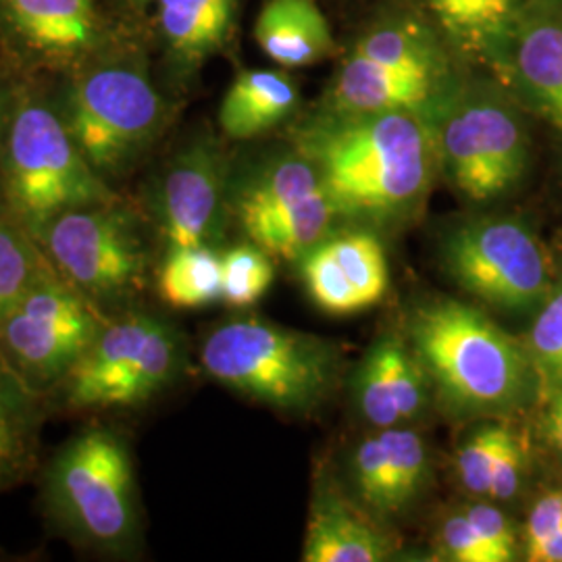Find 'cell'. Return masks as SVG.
Returning a JSON list of instances; mask_svg holds the SVG:
<instances>
[{
	"instance_id": "1",
	"label": "cell",
	"mask_w": 562,
	"mask_h": 562,
	"mask_svg": "<svg viewBox=\"0 0 562 562\" xmlns=\"http://www.w3.org/2000/svg\"><path fill=\"white\" fill-rule=\"evenodd\" d=\"M292 146L315 167L338 220L392 227L419 215L440 171L425 115L336 113L302 121Z\"/></svg>"
},
{
	"instance_id": "2",
	"label": "cell",
	"mask_w": 562,
	"mask_h": 562,
	"mask_svg": "<svg viewBox=\"0 0 562 562\" xmlns=\"http://www.w3.org/2000/svg\"><path fill=\"white\" fill-rule=\"evenodd\" d=\"M406 344L452 415L506 413L527 394V348L467 302L419 304L406 322Z\"/></svg>"
},
{
	"instance_id": "3",
	"label": "cell",
	"mask_w": 562,
	"mask_h": 562,
	"mask_svg": "<svg viewBox=\"0 0 562 562\" xmlns=\"http://www.w3.org/2000/svg\"><path fill=\"white\" fill-rule=\"evenodd\" d=\"M46 519L81 550L130 559L142 542L136 462L120 429L90 425L53 452L42 469Z\"/></svg>"
},
{
	"instance_id": "4",
	"label": "cell",
	"mask_w": 562,
	"mask_h": 562,
	"mask_svg": "<svg viewBox=\"0 0 562 562\" xmlns=\"http://www.w3.org/2000/svg\"><path fill=\"white\" fill-rule=\"evenodd\" d=\"M0 192L9 220L32 238L60 213L120 201L81 155L59 111L23 97L11 111L0 159Z\"/></svg>"
},
{
	"instance_id": "5",
	"label": "cell",
	"mask_w": 562,
	"mask_h": 562,
	"mask_svg": "<svg viewBox=\"0 0 562 562\" xmlns=\"http://www.w3.org/2000/svg\"><path fill=\"white\" fill-rule=\"evenodd\" d=\"M338 359L329 341L257 317L217 325L201 348L209 378L285 413H304L325 398Z\"/></svg>"
},
{
	"instance_id": "6",
	"label": "cell",
	"mask_w": 562,
	"mask_h": 562,
	"mask_svg": "<svg viewBox=\"0 0 562 562\" xmlns=\"http://www.w3.org/2000/svg\"><path fill=\"white\" fill-rule=\"evenodd\" d=\"M146 217L125 202L80 206L46 223L34 240L60 280L106 317L136 308L150 276Z\"/></svg>"
},
{
	"instance_id": "7",
	"label": "cell",
	"mask_w": 562,
	"mask_h": 562,
	"mask_svg": "<svg viewBox=\"0 0 562 562\" xmlns=\"http://www.w3.org/2000/svg\"><path fill=\"white\" fill-rule=\"evenodd\" d=\"M181 367L180 334L161 317L132 308L109 317L50 396L69 413L132 411L161 396Z\"/></svg>"
},
{
	"instance_id": "8",
	"label": "cell",
	"mask_w": 562,
	"mask_h": 562,
	"mask_svg": "<svg viewBox=\"0 0 562 562\" xmlns=\"http://www.w3.org/2000/svg\"><path fill=\"white\" fill-rule=\"evenodd\" d=\"M427 121L440 173L462 201H496L521 181L529 161L527 132L503 94L452 83Z\"/></svg>"
},
{
	"instance_id": "9",
	"label": "cell",
	"mask_w": 562,
	"mask_h": 562,
	"mask_svg": "<svg viewBox=\"0 0 562 562\" xmlns=\"http://www.w3.org/2000/svg\"><path fill=\"white\" fill-rule=\"evenodd\" d=\"M60 120L102 180L127 176L161 138L167 102L134 65L97 67L69 86Z\"/></svg>"
},
{
	"instance_id": "10",
	"label": "cell",
	"mask_w": 562,
	"mask_h": 562,
	"mask_svg": "<svg viewBox=\"0 0 562 562\" xmlns=\"http://www.w3.org/2000/svg\"><path fill=\"white\" fill-rule=\"evenodd\" d=\"M229 217L269 257L296 262L338 222L315 167L294 146L232 167Z\"/></svg>"
},
{
	"instance_id": "11",
	"label": "cell",
	"mask_w": 562,
	"mask_h": 562,
	"mask_svg": "<svg viewBox=\"0 0 562 562\" xmlns=\"http://www.w3.org/2000/svg\"><path fill=\"white\" fill-rule=\"evenodd\" d=\"M106 322L102 311L50 269L0 323V350L32 387L50 396Z\"/></svg>"
},
{
	"instance_id": "12",
	"label": "cell",
	"mask_w": 562,
	"mask_h": 562,
	"mask_svg": "<svg viewBox=\"0 0 562 562\" xmlns=\"http://www.w3.org/2000/svg\"><path fill=\"white\" fill-rule=\"evenodd\" d=\"M442 261L464 292L504 311H529L550 294L542 244L519 220L462 223L446 236Z\"/></svg>"
},
{
	"instance_id": "13",
	"label": "cell",
	"mask_w": 562,
	"mask_h": 562,
	"mask_svg": "<svg viewBox=\"0 0 562 562\" xmlns=\"http://www.w3.org/2000/svg\"><path fill=\"white\" fill-rule=\"evenodd\" d=\"M229 180L232 162L211 136L188 142L171 157L144 202V217L165 248H217L225 240Z\"/></svg>"
},
{
	"instance_id": "14",
	"label": "cell",
	"mask_w": 562,
	"mask_h": 562,
	"mask_svg": "<svg viewBox=\"0 0 562 562\" xmlns=\"http://www.w3.org/2000/svg\"><path fill=\"white\" fill-rule=\"evenodd\" d=\"M299 262L308 296L336 317L357 315L375 306L390 288L382 240L362 225L334 232Z\"/></svg>"
},
{
	"instance_id": "15",
	"label": "cell",
	"mask_w": 562,
	"mask_h": 562,
	"mask_svg": "<svg viewBox=\"0 0 562 562\" xmlns=\"http://www.w3.org/2000/svg\"><path fill=\"white\" fill-rule=\"evenodd\" d=\"M452 83L442 76L390 69L352 50L329 86L323 109L336 113L411 111L427 117Z\"/></svg>"
},
{
	"instance_id": "16",
	"label": "cell",
	"mask_w": 562,
	"mask_h": 562,
	"mask_svg": "<svg viewBox=\"0 0 562 562\" xmlns=\"http://www.w3.org/2000/svg\"><path fill=\"white\" fill-rule=\"evenodd\" d=\"M0 15L48 65L80 63L101 34L97 0H0Z\"/></svg>"
},
{
	"instance_id": "17",
	"label": "cell",
	"mask_w": 562,
	"mask_h": 562,
	"mask_svg": "<svg viewBox=\"0 0 562 562\" xmlns=\"http://www.w3.org/2000/svg\"><path fill=\"white\" fill-rule=\"evenodd\" d=\"M490 59L501 60L522 97L562 130V20L536 13L517 18Z\"/></svg>"
},
{
	"instance_id": "18",
	"label": "cell",
	"mask_w": 562,
	"mask_h": 562,
	"mask_svg": "<svg viewBox=\"0 0 562 562\" xmlns=\"http://www.w3.org/2000/svg\"><path fill=\"white\" fill-rule=\"evenodd\" d=\"M392 542L382 529L340 492L322 487L311 506L302 546L304 562H380Z\"/></svg>"
},
{
	"instance_id": "19",
	"label": "cell",
	"mask_w": 562,
	"mask_h": 562,
	"mask_svg": "<svg viewBox=\"0 0 562 562\" xmlns=\"http://www.w3.org/2000/svg\"><path fill=\"white\" fill-rule=\"evenodd\" d=\"M48 404L0 350V494L36 469Z\"/></svg>"
},
{
	"instance_id": "20",
	"label": "cell",
	"mask_w": 562,
	"mask_h": 562,
	"mask_svg": "<svg viewBox=\"0 0 562 562\" xmlns=\"http://www.w3.org/2000/svg\"><path fill=\"white\" fill-rule=\"evenodd\" d=\"M255 41L285 69L308 67L334 50L331 27L315 0H267L255 21Z\"/></svg>"
},
{
	"instance_id": "21",
	"label": "cell",
	"mask_w": 562,
	"mask_h": 562,
	"mask_svg": "<svg viewBox=\"0 0 562 562\" xmlns=\"http://www.w3.org/2000/svg\"><path fill=\"white\" fill-rule=\"evenodd\" d=\"M296 104L299 88L285 71H241L223 97L220 125L229 140H252L288 120Z\"/></svg>"
},
{
	"instance_id": "22",
	"label": "cell",
	"mask_w": 562,
	"mask_h": 562,
	"mask_svg": "<svg viewBox=\"0 0 562 562\" xmlns=\"http://www.w3.org/2000/svg\"><path fill=\"white\" fill-rule=\"evenodd\" d=\"M159 25L181 67H199L222 48L236 15V0H157Z\"/></svg>"
},
{
	"instance_id": "23",
	"label": "cell",
	"mask_w": 562,
	"mask_h": 562,
	"mask_svg": "<svg viewBox=\"0 0 562 562\" xmlns=\"http://www.w3.org/2000/svg\"><path fill=\"white\" fill-rule=\"evenodd\" d=\"M155 281L161 301L173 308L222 301V252L215 246L165 248Z\"/></svg>"
},
{
	"instance_id": "24",
	"label": "cell",
	"mask_w": 562,
	"mask_h": 562,
	"mask_svg": "<svg viewBox=\"0 0 562 562\" xmlns=\"http://www.w3.org/2000/svg\"><path fill=\"white\" fill-rule=\"evenodd\" d=\"M446 34L462 48L492 57L519 18V0H427Z\"/></svg>"
},
{
	"instance_id": "25",
	"label": "cell",
	"mask_w": 562,
	"mask_h": 562,
	"mask_svg": "<svg viewBox=\"0 0 562 562\" xmlns=\"http://www.w3.org/2000/svg\"><path fill=\"white\" fill-rule=\"evenodd\" d=\"M352 50L390 69L450 78L434 34L415 21H383L371 27Z\"/></svg>"
},
{
	"instance_id": "26",
	"label": "cell",
	"mask_w": 562,
	"mask_h": 562,
	"mask_svg": "<svg viewBox=\"0 0 562 562\" xmlns=\"http://www.w3.org/2000/svg\"><path fill=\"white\" fill-rule=\"evenodd\" d=\"M50 269L38 241L18 223L0 220V323Z\"/></svg>"
},
{
	"instance_id": "27",
	"label": "cell",
	"mask_w": 562,
	"mask_h": 562,
	"mask_svg": "<svg viewBox=\"0 0 562 562\" xmlns=\"http://www.w3.org/2000/svg\"><path fill=\"white\" fill-rule=\"evenodd\" d=\"M271 259L248 240L223 250L222 301L234 308H246L261 301L276 278Z\"/></svg>"
},
{
	"instance_id": "28",
	"label": "cell",
	"mask_w": 562,
	"mask_h": 562,
	"mask_svg": "<svg viewBox=\"0 0 562 562\" xmlns=\"http://www.w3.org/2000/svg\"><path fill=\"white\" fill-rule=\"evenodd\" d=\"M352 477L362 504L382 517L398 515L396 480L382 434L359 443L352 457Z\"/></svg>"
},
{
	"instance_id": "29",
	"label": "cell",
	"mask_w": 562,
	"mask_h": 562,
	"mask_svg": "<svg viewBox=\"0 0 562 562\" xmlns=\"http://www.w3.org/2000/svg\"><path fill=\"white\" fill-rule=\"evenodd\" d=\"M380 341H382L387 375L392 382V392H394V401L398 406L402 423L413 422L422 417L423 411L427 408L429 387H431L429 380L417 357L408 348V344H404L394 336H383Z\"/></svg>"
},
{
	"instance_id": "30",
	"label": "cell",
	"mask_w": 562,
	"mask_h": 562,
	"mask_svg": "<svg viewBox=\"0 0 562 562\" xmlns=\"http://www.w3.org/2000/svg\"><path fill=\"white\" fill-rule=\"evenodd\" d=\"M355 398L364 422L371 423L375 429H390L401 425V413L394 401L382 341H378L367 352L359 367L355 380Z\"/></svg>"
},
{
	"instance_id": "31",
	"label": "cell",
	"mask_w": 562,
	"mask_h": 562,
	"mask_svg": "<svg viewBox=\"0 0 562 562\" xmlns=\"http://www.w3.org/2000/svg\"><path fill=\"white\" fill-rule=\"evenodd\" d=\"M383 442L387 446L390 461L394 467V480H396V501L398 508L404 510L406 506L419 496L423 487L429 480V452L423 442L422 436L406 427H390L380 429Z\"/></svg>"
},
{
	"instance_id": "32",
	"label": "cell",
	"mask_w": 562,
	"mask_h": 562,
	"mask_svg": "<svg viewBox=\"0 0 562 562\" xmlns=\"http://www.w3.org/2000/svg\"><path fill=\"white\" fill-rule=\"evenodd\" d=\"M525 348L543 383L554 392L562 390V285L543 302Z\"/></svg>"
},
{
	"instance_id": "33",
	"label": "cell",
	"mask_w": 562,
	"mask_h": 562,
	"mask_svg": "<svg viewBox=\"0 0 562 562\" xmlns=\"http://www.w3.org/2000/svg\"><path fill=\"white\" fill-rule=\"evenodd\" d=\"M508 434L510 429L504 425H483L459 448L457 471H459L462 487L469 494L487 496L492 469Z\"/></svg>"
},
{
	"instance_id": "34",
	"label": "cell",
	"mask_w": 562,
	"mask_h": 562,
	"mask_svg": "<svg viewBox=\"0 0 562 562\" xmlns=\"http://www.w3.org/2000/svg\"><path fill=\"white\" fill-rule=\"evenodd\" d=\"M473 529L492 552L494 562H508L517 557V533L510 519L492 504H473L464 510Z\"/></svg>"
},
{
	"instance_id": "35",
	"label": "cell",
	"mask_w": 562,
	"mask_h": 562,
	"mask_svg": "<svg viewBox=\"0 0 562 562\" xmlns=\"http://www.w3.org/2000/svg\"><path fill=\"white\" fill-rule=\"evenodd\" d=\"M440 546L448 561L494 562L492 552L485 548L482 538L473 529L469 517L462 513L450 515L440 531Z\"/></svg>"
},
{
	"instance_id": "36",
	"label": "cell",
	"mask_w": 562,
	"mask_h": 562,
	"mask_svg": "<svg viewBox=\"0 0 562 562\" xmlns=\"http://www.w3.org/2000/svg\"><path fill=\"white\" fill-rule=\"evenodd\" d=\"M522 475H525V450L519 436L510 431L494 462L487 496L494 501L515 498L517 492L521 490Z\"/></svg>"
},
{
	"instance_id": "37",
	"label": "cell",
	"mask_w": 562,
	"mask_h": 562,
	"mask_svg": "<svg viewBox=\"0 0 562 562\" xmlns=\"http://www.w3.org/2000/svg\"><path fill=\"white\" fill-rule=\"evenodd\" d=\"M562 529V490L550 492L533 504L525 522V557Z\"/></svg>"
},
{
	"instance_id": "38",
	"label": "cell",
	"mask_w": 562,
	"mask_h": 562,
	"mask_svg": "<svg viewBox=\"0 0 562 562\" xmlns=\"http://www.w3.org/2000/svg\"><path fill=\"white\" fill-rule=\"evenodd\" d=\"M546 431L550 442L554 443L562 454V390H557L550 402V408L546 415Z\"/></svg>"
},
{
	"instance_id": "39",
	"label": "cell",
	"mask_w": 562,
	"mask_h": 562,
	"mask_svg": "<svg viewBox=\"0 0 562 562\" xmlns=\"http://www.w3.org/2000/svg\"><path fill=\"white\" fill-rule=\"evenodd\" d=\"M531 562H562V529L525 557Z\"/></svg>"
},
{
	"instance_id": "40",
	"label": "cell",
	"mask_w": 562,
	"mask_h": 562,
	"mask_svg": "<svg viewBox=\"0 0 562 562\" xmlns=\"http://www.w3.org/2000/svg\"><path fill=\"white\" fill-rule=\"evenodd\" d=\"M11 111H13V109H9V102H7V99H4V94L0 92V159H2L4 142H7V132H9Z\"/></svg>"
},
{
	"instance_id": "41",
	"label": "cell",
	"mask_w": 562,
	"mask_h": 562,
	"mask_svg": "<svg viewBox=\"0 0 562 562\" xmlns=\"http://www.w3.org/2000/svg\"><path fill=\"white\" fill-rule=\"evenodd\" d=\"M0 220H9L7 206H4V201H2V192H0Z\"/></svg>"
},
{
	"instance_id": "42",
	"label": "cell",
	"mask_w": 562,
	"mask_h": 562,
	"mask_svg": "<svg viewBox=\"0 0 562 562\" xmlns=\"http://www.w3.org/2000/svg\"><path fill=\"white\" fill-rule=\"evenodd\" d=\"M136 2H146V0H136Z\"/></svg>"
}]
</instances>
